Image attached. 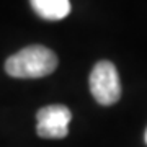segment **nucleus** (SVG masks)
Instances as JSON below:
<instances>
[{"label": "nucleus", "mask_w": 147, "mask_h": 147, "mask_svg": "<svg viewBox=\"0 0 147 147\" xmlns=\"http://www.w3.org/2000/svg\"><path fill=\"white\" fill-rule=\"evenodd\" d=\"M57 69V56L44 46H28L10 56L5 62L8 75L16 79H41Z\"/></svg>", "instance_id": "nucleus-1"}, {"label": "nucleus", "mask_w": 147, "mask_h": 147, "mask_svg": "<svg viewBox=\"0 0 147 147\" xmlns=\"http://www.w3.org/2000/svg\"><path fill=\"white\" fill-rule=\"evenodd\" d=\"M90 92L100 105H115L121 96V82L115 64L100 61L95 64L90 74Z\"/></svg>", "instance_id": "nucleus-2"}, {"label": "nucleus", "mask_w": 147, "mask_h": 147, "mask_svg": "<svg viewBox=\"0 0 147 147\" xmlns=\"http://www.w3.org/2000/svg\"><path fill=\"white\" fill-rule=\"evenodd\" d=\"M144 139H146V144H147V129H146V134H144Z\"/></svg>", "instance_id": "nucleus-5"}, {"label": "nucleus", "mask_w": 147, "mask_h": 147, "mask_svg": "<svg viewBox=\"0 0 147 147\" xmlns=\"http://www.w3.org/2000/svg\"><path fill=\"white\" fill-rule=\"evenodd\" d=\"M72 113L64 105H47L38 111V136L44 139H62L69 132Z\"/></svg>", "instance_id": "nucleus-3"}, {"label": "nucleus", "mask_w": 147, "mask_h": 147, "mask_svg": "<svg viewBox=\"0 0 147 147\" xmlns=\"http://www.w3.org/2000/svg\"><path fill=\"white\" fill-rule=\"evenodd\" d=\"M30 3L41 18L49 21L62 20L70 13L69 0H30Z\"/></svg>", "instance_id": "nucleus-4"}]
</instances>
